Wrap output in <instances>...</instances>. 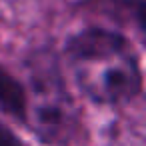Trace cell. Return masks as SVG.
Listing matches in <instances>:
<instances>
[{
  "label": "cell",
  "mask_w": 146,
  "mask_h": 146,
  "mask_svg": "<svg viewBox=\"0 0 146 146\" xmlns=\"http://www.w3.org/2000/svg\"><path fill=\"white\" fill-rule=\"evenodd\" d=\"M26 70V126L46 144H64L76 128V106L56 60L48 52H36Z\"/></svg>",
  "instance_id": "7a4b0ae2"
},
{
  "label": "cell",
  "mask_w": 146,
  "mask_h": 146,
  "mask_svg": "<svg viewBox=\"0 0 146 146\" xmlns=\"http://www.w3.org/2000/svg\"><path fill=\"white\" fill-rule=\"evenodd\" d=\"M66 60L82 94L104 106H120L142 90V70L132 42L118 30L90 26L66 40Z\"/></svg>",
  "instance_id": "6da1fadb"
},
{
  "label": "cell",
  "mask_w": 146,
  "mask_h": 146,
  "mask_svg": "<svg viewBox=\"0 0 146 146\" xmlns=\"http://www.w3.org/2000/svg\"><path fill=\"white\" fill-rule=\"evenodd\" d=\"M0 146H24V142L4 124H0Z\"/></svg>",
  "instance_id": "277c9868"
},
{
  "label": "cell",
  "mask_w": 146,
  "mask_h": 146,
  "mask_svg": "<svg viewBox=\"0 0 146 146\" xmlns=\"http://www.w3.org/2000/svg\"><path fill=\"white\" fill-rule=\"evenodd\" d=\"M0 110L12 120L26 124V88L4 66H0Z\"/></svg>",
  "instance_id": "3957f363"
}]
</instances>
